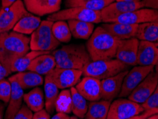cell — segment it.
<instances>
[{"label": "cell", "instance_id": "cell-19", "mask_svg": "<svg viewBox=\"0 0 158 119\" xmlns=\"http://www.w3.org/2000/svg\"><path fill=\"white\" fill-rule=\"evenodd\" d=\"M9 81L11 83V93L4 119H13L22 107V101H24V89L21 87L15 76H11Z\"/></svg>", "mask_w": 158, "mask_h": 119}, {"label": "cell", "instance_id": "cell-16", "mask_svg": "<svg viewBox=\"0 0 158 119\" xmlns=\"http://www.w3.org/2000/svg\"><path fill=\"white\" fill-rule=\"evenodd\" d=\"M75 88L88 101H97L101 99V85L99 79L84 76L76 85Z\"/></svg>", "mask_w": 158, "mask_h": 119}, {"label": "cell", "instance_id": "cell-52", "mask_svg": "<svg viewBox=\"0 0 158 119\" xmlns=\"http://www.w3.org/2000/svg\"><path fill=\"white\" fill-rule=\"evenodd\" d=\"M157 119H158V118H157Z\"/></svg>", "mask_w": 158, "mask_h": 119}, {"label": "cell", "instance_id": "cell-7", "mask_svg": "<svg viewBox=\"0 0 158 119\" xmlns=\"http://www.w3.org/2000/svg\"><path fill=\"white\" fill-rule=\"evenodd\" d=\"M31 15L22 0H17L7 8L0 9V34L10 32L21 19Z\"/></svg>", "mask_w": 158, "mask_h": 119}, {"label": "cell", "instance_id": "cell-34", "mask_svg": "<svg viewBox=\"0 0 158 119\" xmlns=\"http://www.w3.org/2000/svg\"><path fill=\"white\" fill-rule=\"evenodd\" d=\"M116 0H91L82 6L92 9V10L101 11L102 9L106 8V6L110 5V4L113 3Z\"/></svg>", "mask_w": 158, "mask_h": 119}, {"label": "cell", "instance_id": "cell-27", "mask_svg": "<svg viewBox=\"0 0 158 119\" xmlns=\"http://www.w3.org/2000/svg\"><path fill=\"white\" fill-rule=\"evenodd\" d=\"M41 18L38 16L29 15L19 21L13 31L22 34H32L41 24Z\"/></svg>", "mask_w": 158, "mask_h": 119}, {"label": "cell", "instance_id": "cell-32", "mask_svg": "<svg viewBox=\"0 0 158 119\" xmlns=\"http://www.w3.org/2000/svg\"><path fill=\"white\" fill-rule=\"evenodd\" d=\"M57 113L69 114L72 112V98L71 90L64 89L59 93L55 105Z\"/></svg>", "mask_w": 158, "mask_h": 119}, {"label": "cell", "instance_id": "cell-35", "mask_svg": "<svg viewBox=\"0 0 158 119\" xmlns=\"http://www.w3.org/2000/svg\"><path fill=\"white\" fill-rule=\"evenodd\" d=\"M144 110H151V109H158V90H155V92L141 104Z\"/></svg>", "mask_w": 158, "mask_h": 119}, {"label": "cell", "instance_id": "cell-18", "mask_svg": "<svg viewBox=\"0 0 158 119\" xmlns=\"http://www.w3.org/2000/svg\"><path fill=\"white\" fill-rule=\"evenodd\" d=\"M157 62L158 48L156 44L146 41H139L137 65L155 67Z\"/></svg>", "mask_w": 158, "mask_h": 119}, {"label": "cell", "instance_id": "cell-22", "mask_svg": "<svg viewBox=\"0 0 158 119\" xmlns=\"http://www.w3.org/2000/svg\"><path fill=\"white\" fill-rule=\"evenodd\" d=\"M69 27L70 28L72 36L78 39H88L94 32V23L83 21L69 20Z\"/></svg>", "mask_w": 158, "mask_h": 119}, {"label": "cell", "instance_id": "cell-8", "mask_svg": "<svg viewBox=\"0 0 158 119\" xmlns=\"http://www.w3.org/2000/svg\"><path fill=\"white\" fill-rule=\"evenodd\" d=\"M145 111L141 104L130 99H118L110 104L106 119H127Z\"/></svg>", "mask_w": 158, "mask_h": 119}, {"label": "cell", "instance_id": "cell-45", "mask_svg": "<svg viewBox=\"0 0 158 119\" xmlns=\"http://www.w3.org/2000/svg\"><path fill=\"white\" fill-rule=\"evenodd\" d=\"M116 1L127 2H141L142 0H116Z\"/></svg>", "mask_w": 158, "mask_h": 119}, {"label": "cell", "instance_id": "cell-11", "mask_svg": "<svg viewBox=\"0 0 158 119\" xmlns=\"http://www.w3.org/2000/svg\"><path fill=\"white\" fill-rule=\"evenodd\" d=\"M48 75L59 89L64 90L73 87L77 84L80 81L81 77L83 76V72L81 70L56 67L48 74Z\"/></svg>", "mask_w": 158, "mask_h": 119}, {"label": "cell", "instance_id": "cell-23", "mask_svg": "<svg viewBox=\"0 0 158 119\" xmlns=\"http://www.w3.org/2000/svg\"><path fill=\"white\" fill-rule=\"evenodd\" d=\"M59 88L55 84L50 76L46 75L44 83V91H45V107L46 110L49 114H52L55 111V105L57 98L59 94Z\"/></svg>", "mask_w": 158, "mask_h": 119}, {"label": "cell", "instance_id": "cell-46", "mask_svg": "<svg viewBox=\"0 0 158 119\" xmlns=\"http://www.w3.org/2000/svg\"><path fill=\"white\" fill-rule=\"evenodd\" d=\"M157 118H158V114H155V115L151 116L150 117H148L145 119H157Z\"/></svg>", "mask_w": 158, "mask_h": 119}, {"label": "cell", "instance_id": "cell-24", "mask_svg": "<svg viewBox=\"0 0 158 119\" xmlns=\"http://www.w3.org/2000/svg\"><path fill=\"white\" fill-rule=\"evenodd\" d=\"M15 77L17 79L23 89L36 88L37 86L42 85L44 83V79L41 75L36 74L34 71H28L19 72L15 74Z\"/></svg>", "mask_w": 158, "mask_h": 119}, {"label": "cell", "instance_id": "cell-42", "mask_svg": "<svg viewBox=\"0 0 158 119\" xmlns=\"http://www.w3.org/2000/svg\"><path fill=\"white\" fill-rule=\"evenodd\" d=\"M17 1V0H1V9L9 7Z\"/></svg>", "mask_w": 158, "mask_h": 119}, {"label": "cell", "instance_id": "cell-50", "mask_svg": "<svg viewBox=\"0 0 158 119\" xmlns=\"http://www.w3.org/2000/svg\"><path fill=\"white\" fill-rule=\"evenodd\" d=\"M0 9H1V0H0Z\"/></svg>", "mask_w": 158, "mask_h": 119}, {"label": "cell", "instance_id": "cell-2", "mask_svg": "<svg viewBox=\"0 0 158 119\" xmlns=\"http://www.w3.org/2000/svg\"><path fill=\"white\" fill-rule=\"evenodd\" d=\"M120 40L108 33L102 27H98L88 39L86 49L92 61L115 58Z\"/></svg>", "mask_w": 158, "mask_h": 119}, {"label": "cell", "instance_id": "cell-1", "mask_svg": "<svg viewBox=\"0 0 158 119\" xmlns=\"http://www.w3.org/2000/svg\"><path fill=\"white\" fill-rule=\"evenodd\" d=\"M29 50L30 39L25 34L14 31L0 34V63L10 71L14 62Z\"/></svg>", "mask_w": 158, "mask_h": 119}, {"label": "cell", "instance_id": "cell-43", "mask_svg": "<svg viewBox=\"0 0 158 119\" xmlns=\"http://www.w3.org/2000/svg\"><path fill=\"white\" fill-rule=\"evenodd\" d=\"M51 119H70V116L69 114L64 113H57Z\"/></svg>", "mask_w": 158, "mask_h": 119}, {"label": "cell", "instance_id": "cell-3", "mask_svg": "<svg viewBox=\"0 0 158 119\" xmlns=\"http://www.w3.org/2000/svg\"><path fill=\"white\" fill-rule=\"evenodd\" d=\"M51 53L54 57L57 68L81 70L91 62L86 46L83 44H68Z\"/></svg>", "mask_w": 158, "mask_h": 119}, {"label": "cell", "instance_id": "cell-51", "mask_svg": "<svg viewBox=\"0 0 158 119\" xmlns=\"http://www.w3.org/2000/svg\"><path fill=\"white\" fill-rule=\"evenodd\" d=\"M156 89H157V90H158V83H157V88H156Z\"/></svg>", "mask_w": 158, "mask_h": 119}, {"label": "cell", "instance_id": "cell-4", "mask_svg": "<svg viewBox=\"0 0 158 119\" xmlns=\"http://www.w3.org/2000/svg\"><path fill=\"white\" fill-rule=\"evenodd\" d=\"M129 66L117 59L91 61L83 69V76L103 80L127 71Z\"/></svg>", "mask_w": 158, "mask_h": 119}, {"label": "cell", "instance_id": "cell-15", "mask_svg": "<svg viewBox=\"0 0 158 119\" xmlns=\"http://www.w3.org/2000/svg\"><path fill=\"white\" fill-rule=\"evenodd\" d=\"M127 71L128 70L122 71L117 75L101 81L102 99L111 101L119 96L121 91L123 80Z\"/></svg>", "mask_w": 158, "mask_h": 119}, {"label": "cell", "instance_id": "cell-37", "mask_svg": "<svg viewBox=\"0 0 158 119\" xmlns=\"http://www.w3.org/2000/svg\"><path fill=\"white\" fill-rule=\"evenodd\" d=\"M90 1L91 0H65L64 4L66 8L76 7V6H82Z\"/></svg>", "mask_w": 158, "mask_h": 119}, {"label": "cell", "instance_id": "cell-39", "mask_svg": "<svg viewBox=\"0 0 158 119\" xmlns=\"http://www.w3.org/2000/svg\"><path fill=\"white\" fill-rule=\"evenodd\" d=\"M141 2L145 8L158 10V0H142Z\"/></svg>", "mask_w": 158, "mask_h": 119}, {"label": "cell", "instance_id": "cell-30", "mask_svg": "<svg viewBox=\"0 0 158 119\" xmlns=\"http://www.w3.org/2000/svg\"><path fill=\"white\" fill-rule=\"evenodd\" d=\"M49 51H29L27 54L23 56L19 59L16 60L11 67V72H23L26 71L31 64L32 61L39 56L49 53Z\"/></svg>", "mask_w": 158, "mask_h": 119}, {"label": "cell", "instance_id": "cell-44", "mask_svg": "<svg viewBox=\"0 0 158 119\" xmlns=\"http://www.w3.org/2000/svg\"><path fill=\"white\" fill-rule=\"evenodd\" d=\"M5 105L6 104H4V103H2L1 101H0V119H3Z\"/></svg>", "mask_w": 158, "mask_h": 119}, {"label": "cell", "instance_id": "cell-49", "mask_svg": "<svg viewBox=\"0 0 158 119\" xmlns=\"http://www.w3.org/2000/svg\"><path fill=\"white\" fill-rule=\"evenodd\" d=\"M155 44H156V46H157V48H158V41H157V42L156 43H155Z\"/></svg>", "mask_w": 158, "mask_h": 119}, {"label": "cell", "instance_id": "cell-5", "mask_svg": "<svg viewBox=\"0 0 158 119\" xmlns=\"http://www.w3.org/2000/svg\"><path fill=\"white\" fill-rule=\"evenodd\" d=\"M53 22L42 21L39 27L31 34L30 49L32 51H49L56 50L60 42L55 38L52 32Z\"/></svg>", "mask_w": 158, "mask_h": 119}, {"label": "cell", "instance_id": "cell-6", "mask_svg": "<svg viewBox=\"0 0 158 119\" xmlns=\"http://www.w3.org/2000/svg\"><path fill=\"white\" fill-rule=\"evenodd\" d=\"M47 20L53 22L56 21L76 20L98 24L101 22V17L100 11L92 10L84 6H76L59 10L50 15L47 17Z\"/></svg>", "mask_w": 158, "mask_h": 119}, {"label": "cell", "instance_id": "cell-28", "mask_svg": "<svg viewBox=\"0 0 158 119\" xmlns=\"http://www.w3.org/2000/svg\"><path fill=\"white\" fill-rule=\"evenodd\" d=\"M23 100L27 106L34 112L42 110L45 105L43 91L39 87L34 88L31 91L24 94Z\"/></svg>", "mask_w": 158, "mask_h": 119}, {"label": "cell", "instance_id": "cell-12", "mask_svg": "<svg viewBox=\"0 0 158 119\" xmlns=\"http://www.w3.org/2000/svg\"><path fill=\"white\" fill-rule=\"evenodd\" d=\"M157 83L158 74L153 70L140 84L132 91V92L129 95L128 99L137 104H143L156 90Z\"/></svg>", "mask_w": 158, "mask_h": 119}, {"label": "cell", "instance_id": "cell-31", "mask_svg": "<svg viewBox=\"0 0 158 119\" xmlns=\"http://www.w3.org/2000/svg\"><path fill=\"white\" fill-rule=\"evenodd\" d=\"M53 36L59 42L68 43L71 41L72 34L68 23L65 21H56L52 26Z\"/></svg>", "mask_w": 158, "mask_h": 119}, {"label": "cell", "instance_id": "cell-14", "mask_svg": "<svg viewBox=\"0 0 158 119\" xmlns=\"http://www.w3.org/2000/svg\"><path fill=\"white\" fill-rule=\"evenodd\" d=\"M138 45L139 40L135 37L120 40L116 51L115 58L127 66H136Z\"/></svg>", "mask_w": 158, "mask_h": 119}, {"label": "cell", "instance_id": "cell-20", "mask_svg": "<svg viewBox=\"0 0 158 119\" xmlns=\"http://www.w3.org/2000/svg\"><path fill=\"white\" fill-rule=\"evenodd\" d=\"M101 27L119 40H125L136 36L138 25L112 22L104 23Z\"/></svg>", "mask_w": 158, "mask_h": 119}, {"label": "cell", "instance_id": "cell-41", "mask_svg": "<svg viewBox=\"0 0 158 119\" xmlns=\"http://www.w3.org/2000/svg\"><path fill=\"white\" fill-rule=\"evenodd\" d=\"M11 73L10 70L8 69L6 67L4 66L3 64H2L0 63V81L4 79L5 77L8 76L9 74Z\"/></svg>", "mask_w": 158, "mask_h": 119}, {"label": "cell", "instance_id": "cell-29", "mask_svg": "<svg viewBox=\"0 0 158 119\" xmlns=\"http://www.w3.org/2000/svg\"><path fill=\"white\" fill-rule=\"evenodd\" d=\"M72 98V112L76 117L84 119L88 108L86 99L81 96L75 87L71 88Z\"/></svg>", "mask_w": 158, "mask_h": 119}, {"label": "cell", "instance_id": "cell-13", "mask_svg": "<svg viewBox=\"0 0 158 119\" xmlns=\"http://www.w3.org/2000/svg\"><path fill=\"white\" fill-rule=\"evenodd\" d=\"M154 22H158V10L144 7L124 14L116 19L114 22L139 25Z\"/></svg>", "mask_w": 158, "mask_h": 119}, {"label": "cell", "instance_id": "cell-25", "mask_svg": "<svg viewBox=\"0 0 158 119\" xmlns=\"http://www.w3.org/2000/svg\"><path fill=\"white\" fill-rule=\"evenodd\" d=\"M135 38L140 41L156 43L158 41V22L139 24Z\"/></svg>", "mask_w": 158, "mask_h": 119}, {"label": "cell", "instance_id": "cell-10", "mask_svg": "<svg viewBox=\"0 0 158 119\" xmlns=\"http://www.w3.org/2000/svg\"><path fill=\"white\" fill-rule=\"evenodd\" d=\"M144 8L142 2H127L115 1L101 11V22L112 23L124 14Z\"/></svg>", "mask_w": 158, "mask_h": 119}, {"label": "cell", "instance_id": "cell-38", "mask_svg": "<svg viewBox=\"0 0 158 119\" xmlns=\"http://www.w3.org/2000/svg\"><path fill=\"white\" fill-rule=\"evenodd\" d=\"M158 114V109H151V110H146L143 111V113L139 114V115L135 116L133 117H131L127 119H145L151 116Z\"/></svg>", "mask_w": 158, "mask_h": 119}, {"label": "cell", "instance_id": "cell-47", "mask_svg": "<svg viewBox=\"0 0 158 119\" xmlns=\"http://www.w3.org/2000/svg\"><path fill=\"white\" fill-rule=\"evenodd\" d=\"M154 69H155V71L157 72V73L158 74V62L157 63V64L155 65V67H154Z\"/></svg>", "mask_w": 158, "mask_h": 119}, {"label": "cell", "instance_id": "cell-40", "mask_svg": "<svg viewBox=\"0 0 158 119\" xmlns=\"http://www.w3.org/2000/svg\"><path fill=\"white\" fill-rule=\"evenodd\" d=\"M32 119H51L50 114L48 113L46 109L43 108L42 110L35 112Z\"/></svg>", "mask_w": 158, "mask_h": 119}, {"label": "cell", "instance_id": "cell-9", "mask_svg": "<svg viewBox=\"0 0 158 119\" xmlns=\"http://www.w3.org/2000/svg\"><path fill=\"white\" fill-rule=\"evenodd\" d=\"M154 70V66H135L127 71L123 82L121 91L118 96L120 98L129 96L135 88Z\"/></svg>", "mask_w": 158, "mask_h": 119}, {"label": "cell", "instance_id": "cell-21", "mask_svg": "<svg viewBox=\"0 0 158 119\" xmlns=\"http://www.w3.org/2000/svg\"><path fill=\"white\" fill-rule=\"evenodd\" d=\"M56 64L52 53H45L39 56L32 61L27 71H34L40 75H45L50 73L56 68Z\"/></svg>", "mask_w": 158, "mask_h": 119}, {"label": "cell", "instance_id": "cell-33", "mask_svg": "<svg viewBox=\"0 0 158 119\" xmlns=\"http://www.w3.org/2000/svg\"><path fill=\"white\" fill-rule=\"evenodd\" d=\"M11 86L9 80L2 79L0 81V101L4 104H8L11 97Z\"/></svg>", "mask_w": 158, "mask_h": 119}, {"label": "cell", "instance_id": "cell-48", "mask_svg": "<svg viewBox=\"0 0 158 119\" xmlns=\"http://www.w3.org/2000/svg\"><path fill=\"white\" fill-rule=\"evenodd\" d=\"M70 119H78L77 117H75V116H72V117H70Z\"/></svg>", "mask_w": 158, "mask_h": 119}, {"label": "cell", "instance_id": "cell-17", "mask_svg": "<svg viewBox=\"0 0 158 119\" xmlns=\"http://www.w3.org/2000/svg\"><path fill=\"white\" fill-rule=\"evenodd\" d=\"M31 14L37 16L52 15L61 9L62 0H23Z\"/></svg>", "mask_w": 158, "mask_h": 119}, {"label": "cell", "instance_id": "cell-36", "mask_svg": "<svg viewBox=\"0 0 158 119\" xmlns=\"http://www.w3.org/2000/svg\"><path fill=\"white\" fill-rule=\"evenodd\" d=\"M33 116L34 114L31 109L27 105L22 104L19 111L17 112L13 119H32Z\"/></svg>", "mask_w": 158, "mask_h": 119}, {"label": "cell", "instance_id": "cell-26", "mask_svg": "<svg viewBox=\"0 0 158 119\" xmlns=\"http://www.w3.org/2000/svg\"><path fill=\"white\" fill-rule=\"evenodd\" d=\"M110 104L106 100L90 103L85 119H106Z\"/></svg>", "mask_w": 158, "mask_h": 119}]
</instances>
